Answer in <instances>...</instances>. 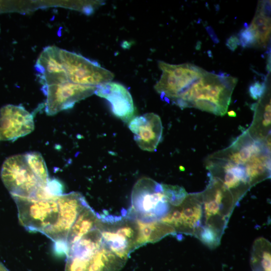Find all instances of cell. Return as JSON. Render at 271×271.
Masks as SVG:
<instances>
[{
  "mask_svg": "<svg viewBox=\"0 0 271 271\" xmlns=\"http://www.w3.org/2000/svg\"><path fill=\"white\" fill-rule=\"evenodd\" d=\"M12 197L22 225L29 231L43 233L55 242L57 252L66 254L69 231L88 205L84 197L76 192L43 199Z\"/></svg>",
  "mask_w": 271,
  "mask_h": 271,
  "instance_id": "1",
  "label": "cell"
},
{
  "mask_svg": "<svg viewBox=\"0 0 271 271\" xmlns=\"http://www.w3.org/2000/svg\"><path fill=\"white\" fill-rule=\"evenodd\" d=\"M202 219L197 237L210 248H215L220 240L234 207L231 193L217 179L210 176L206 188L199 193Z\"/></svg>",
  "mask_w": 271,
  "mask_h": 271,
  "instance_id": "2",
  "label": "cell"
},
{
  "mask_svg": "<svg viewBox=\"0 0 271 271\" xmlns=\"http://www.w3.org/2000/svg\"><path fill=\"white\" fill-rule=\"evenodd\" d=\"M131 205L127 217L144 221L160 220L169 211L171 205L163 193L162 184L147 177L134 184Z\"/></svg>",
  "mask_w": 271,
  "mask_h": 271,
  "instance_id": "3",
  "label": "cell"
},
{
  "mask_svg": "<svg viewBox=\"0 0 271 271\" xmlns=\"http://www.w3.org/2000/svg\"><path fill=\"white\" fill-rule=\"evenodd\" d=\"M1 175L12 196L39 198L47 185H43L34 174L24 154L7 158L2 165Z\"/></svg>",
  "mask_w": 271,
  "mask_h": 271,
  "instance_id": "4",
  "label": "cell"
},
{
  "mask_svg": "<svg viewBox=\"0 0 271 271\" xmlns=\"http://www.w3.org/2000/svg\"><path fill=\"white\" fill-rule=\"evenodd\" d=\"M61 64L68 82L75 84L97 86L111 81L114 74L97 62L76 53L59 48Z\"/></svg>",
  "mask_w": 271,
  "mask_h": 271,
  "instance_id": "5",
  "label": "cell"
},
{
  "mask_svg": "<svg viewBox=\"0 0 271 271\" xmlns=\"http://www.w3.org/2000/svg\"><path fill=\"white\" fill-rule=\"evenodd\" d=\"M66 256L65 271H120L127 261L112 252L103 241L97 249Z\"/></svg>",
  "mask_w": 271,
  "mask_h": 271,
  "instance_id": "6",
  "label": "cell"
},
{
  "mask_svg": "<svg viewBox=\"0 0 271 271\" xmlns=\"http://www.w3.org/2000/svg\"><path fill=\"white\" fill-rule=\"evenodd\" d=\"M97 86L67 82L42 86L46 96L45 112L53 115L73 107L74 104L95 93Z\"/></svg>",
  "mask_w": 271,
  "mask_h": 271,
  "instance_id": "7",
  "label": "cell"
},
{
  "mask_svg": "<svg viewBox=\"0 0 271 271\" xmlns=\"http://www.w3.org/2000/svg\"><path fill=\"white\" fill-rule=\"evenodd\" d=\"M33 116L23 106L6 105L0 109V141H11L31 133Z\"/></svg>",
  "mask_w": 271,
  "mask_h": 271,
  "instance_id": "8",
  "label": "cell"
},
{
  "mask_svg": "<svg viewBox=\"0 0 271 271\" xmlns=\"http://www.w3.org/2000/svg\"><path fill=\"white\" fill-rule=\"evenodd\" d=\"M128 127L134 134V140L142 150L153 152L161 141L163 126L160 117L154 113L135 116Z\"/></svg>",
  "mask_w": 271,
  "mask_h": 271,
  "instance_id": "9",
  "label": "cell"
},
{
  "mask_svg": "<svg viewBox=\"0 0 271 271\" xmlns=\"http://www.w3.org/2000/svg\"><path fill=\"white\" fill-rule=\"evenodd\" d=\"M95 94L106 99L113 114L124 122L129 123L135 117L132 98L122 84L111 81L101 84L96 87Z\"/></svg>",
  "mask_w": 271,
  "mask_h": 271,
  "instance_id": "10",
  "label": "cell"
},
{
  "mask_svg": "<svg viewBox=\"0 0 271 271\" xmlns=\"http://www.w3.org/2000/svg\"><path fill=\"white\" fill-rule=\"evenodd\" d=\"M137 224L138 236L136 249L148 243L157 242L169 235H175V229L171 225L160 220L144 221L133 219Z\"/></svg>",
  "mask_w": 271,
  "mask_h": 271,
  "instance_id": "11",
  "label": "cell"
},
{
  "mask_svg": "<svg viewBox=\"0 0 271 271\" xmlns=\"http://www.w3.org/2000/svg\"><path fill=\"white\" fill-rule=\"evenodd\" d=\"M100 216L89 205L83 208L77 217L68 234L66 240V252L68 248L71 245L96 227Z\"/></svg>",
  "mask_w": 271,
  "mask_h": 271,
  "instance_id": "12",
  "label": "cell"
},
{
  "mask_svg": "<svg viewBox=\"0 0 271 271\" xmlns=\"http://www.w3.org/2000/svg\"><path fill=\"white\" fill-rule=\"evenodd\" d=\"M250 263L252 271H270L271 245L268 240L261 237L254 241Z\"/></svg>",
  "mask_w": 271,
  "mask_h": 271,
  "instance_id": "13",
  "label": "cell"
},
{
  "mask_svg": "<svg viewBox=\"0 0 271 271\" xmlns=\"http://www.w3.org/2000/svg\"><path fill=\"white\" fill-rule=\"evenodd\" d=\"M28 164L39 181L47 185L50 180L45 162L41 154L37 152L24 154Z\"/></svg>",
  "mask_w": 271,
  "mask_h": 271,
  "instance_id": "14",
  "label": "cell"
},
{
  "mask_svg": "<svg viewBox=\"0 0 271 271\" xmlns=\"http://www.w3.org/2000/svg\"><path fill=\"white\" fill-rule=\"evenodd\" d=\"M163 193L171 206L181 204L188 194L183 187L177 185L162 184Z\"/></svg>",
  "mask_w": 271,
  "mask_h": 271,
  "instance_id": "15",
  "label": "cell"
},
{
  "mask_svg": "<svg viewBox=\"0 0 271 271\" xmlns=\"http://www.w3.org/2000/svg\"><path fill=\"white\" fill-rule=\"evenodd\" d=\"M240 45L243 48L249 47L256 44L254 31L249 28L241 30L238 34Z\"/></svg>",
  "mask_w": 271,
  "mask_h": 271,
  "instance_id": "16",
  "label": "cell"
},
{
  "mask_svg": "<svg viewBox=\"0 0 271 271\" xmlns=\"http://www.w3.org/2000/svg\"><path fill=\"white\" fill-rule=\"evenodd\" d=\"M270 33V24H264L257 27L254 30L256 44L264 46Z\"/></svg>",
  "mask_w": 271,
  "mask_h": 271,
  "instance_id": "17",
  "label": "cell"
},
{
  "mask_svg": "<svg viewBox=\"0 0 271 271\" xmlns=\"http://www.w3.org/2000/svg\"><path fill=\"white\" fill-rule=\"evenodd\" d=\"M264 82H259L258 81L251 84L249 87V93L252 99L257 100L260 98L264 93L265 90Z\"/></svg>",
  "mask_w": 271,
  "mask_h": 271,
  "instance_id": "18",
  "label": "cell"
},
{
  "mask_svg": "<svg viewBox=\"0 0 271 271\" xmlns=\"http://www.w3.org/2000/svg\"><path fill=\"white\" fill-rule=\"evenodd\" d=\"M268 24H270L269 19L260 15L256 14L251 23L249 25L248 28L252 31H254L257 27Z\"/></svg>",
  "mask_w": 271,
  "mask_h": 271,
  "instance_id": "19",
  "label": "cell"
},
{
  "mask_svg": "<svg viewBox=\"0 0 271 271\" xmlns=\"http://www.w3.org/2000/svg\"><path fill=\"white\" fill-rule=\"evenodd\" d=\"M256 12L257 14L260 15L270 20V1H262L260 3V6L258 7Z\"/></svg>",
  "mask_w": 271,
  "mask_h": 271,
  "instance_id": "20",
  "label": "cell"
},
{
  "mask_svg": "<svg viewBox=\"0 0 271 271\" xmlns=\"http://www.w3.org/2000/svg\"><path fill=\"white\" fill-rule=\"evenodd\" d=\"M225 45L231 51H234L240 43L238 38L235 35H232L226 40Z\"/></svg>",
  "mask_w": 271,
  "mask_h": 271,
  "instance_id": "21",
  "label": "cell"
},
{
  "mask_svg": "<svg viewBox=\"0 0 271 271\" xmlns=\"http://www.w3.org/2000/svg\"><path fill=\"white\" fill-rule=\"evenodd\" d=\"M205 29L209 34L210 37L212 39V41L215 44H218L219 43V40L218 38L215 31L211 26H207L205 27Z\"/></svg>",
  "mask_w": 271,
  "mask_h": 271,
  "instance_id": "22",
  "label": "cell"
},
{
  "mask_svg": "<svg viewBox=\"0 0 271 271\" xmlns=\"http://www.w3.org/2000/svg\"><path fill=\"white\" fill-rule=\"evenodd\" d=\"M201 44H202V43L201 41H198L196 43V47H195V49L197 50H199L201 49Z\"/></svg>",
  "mask_w": 271,
  "mask_h": 271,
  "instance_id": "23",
  "label": "cell"
},
{
  "mask_svg": "<svg viewBox=\"0 0 271 271\" xmlns=\"http://www.w3.org/2000/svg\"><path fill=\"white\" fill-rule=\"evenodd\" d=\"M227 114L229 116L231 117H235L236 116V113L233 110L228 111Z\"/></svg>",
  "mask_w": 271,
  "mask_h": 271,
  "instance_id": "24",
  "label": "cell"
},
{
  "mask_svg": "<svg viewBox=\"0 0 271 271\" xmlns=\"http://www.w3.org/2000/svg\"><path fill=\"white\" fill-rule=\"evenodd\" d=\"M244 29H247L249 28V25L247 23H244L243 24Z\"/></svg>",
  "mask_w": 271,
  "mask_h": 271,
  "instance_id": "25",
  "label": "cell"
},
{
  "mask_svg": "<svg viewBox=\"0 0 271 271\" xmlns=\"http://www.w3.org/2000/svg\"><path fill=\"white\" fill-rule=\"evenodd\" d=\"M207 54L208 55V56L210 57H212V52L210 50H208L207 51Z\"/></svg>",
  "mask_w": 271,
  "mask_h": 271,
  "instance_id": "26",
  "label": "cell"
}]
</instances>
